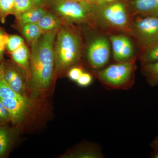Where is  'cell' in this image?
Wrapping results in <instances>:
<instances>
[{"mask_svg":"<svg viewBox=\"0 0 158 158\" xmlns=\"http://www.w3.org/2000/svg\"><path fill=\"white\" fill-rule=\"evenodd\" d=\"M11 141V132L3 125H0V158L5 156L10 147Z\"/></svg>","mask_w":158,"mask_h":158,"instance_id":"cell-18","label":"cell"},{"mask_svg":"<svg viewBox=\"0 0 158 158\" xmlns=\"http://www.w3.org/2000/svg\"><path fill=\"white\" fill-rule=\"evenodd\" d=\"M131 8L135 15L158 17V0H133Z\"/></svg>","mask_w":158,"mask_h":158,"instance_id":"cell-11","label":"cell"},{"mask_svg":"<svg viewBox=\"0 0 158 158\" xmlns=\"http://www.w3.org/2000/svg\"><path fill=\"white\" fill-rule=\"evenodd\" d=\"M73 1H77V2H81L88 3L87 0H73ZM89 4H90V3H89Z\"/></svg>","mask_w":158,"mask_h":158,"instance_id":"cell-32","label":"cell"},{"mask_svg":"<svg viewBox=\"0 0 158 158\" xmlns=\"http://www.w3.org/2000/svg\"><path fill=\"white\" fill-rule=\"evenodd\" d=\"M83 73V70L81 68L74 67L69 71L68 76L71 80L77 81Z\"/></svg>","mask_w":158,"mask_h":158,"instance_id":"cell-27","label":"cell"},{"mask_svg":"<svg viewBox=\"0 0 158 158\" xmlns=\"http://www.w3.org/2000/svg\"><path fill=\"white\" fill-rule=\"evenodd\" d=\"M22 27L24 36L31 44L37 40L43 33L37 23L26 24Z\"/></svg>","mask_w":158,"mask_h":158,"instance_id":"cell-17","label":"cell"},{"mask_svg":"<svg viewBox=\"0 0 158 158\" xmlns=\"http://www.w3.org/2000/svg\"><path fill=\"white\" fill-rule=\"evenodd\" d=\"M140 60L142 65L158 61V41L141 49Z\"/></svg>","mask_w":158,"mask_h":158,"instance_id":"cell-16","label":"cell"},{"mask_svg":"<svg viewBox=\"0 0 158 158\" xmlns=\"http://www.w3.org/2000/svg\"><path fill=\"white\" fill-rule=\"evenodd\" d=\"M57 16L69 23H89L96 19L95 6L73 0H50Z\"/></svg>","mask_w":158,"mask_h":158,"instance_id":"cell-3","label":"cell"},{"mask_svg":"<svg viewBox=\"0 0 158 158\" xmlns=\"http://www.w3.org/2000/svg\"><path fill=\"white\" fill-rule=\"evenodd\" d=\"M4 76L6 81L15 92L27 97V76L20 69L14 65L4 64Z\"/></svg>","mask_w":158,"mask_h":158,"instance_id":"cell-10","label":"cell"},{"mask_svg":"<svg viewBox=\"0 0 158 158\" xmlns=\"http://www.w3.org/2000/svg\"><path fill=\"white\" fill-rule=\"evenodd\" d=\"M96 19L107 27L130 33L131 22L123 3H114L97 10Z\"/></svg>","mask_w":158,"mask_h":158,"instance_id":"cell-6","label":"cell"},{"mask_svg":"<svg viewBox=\"0 0 158 158\" xmlns=\"http://www.w3.org/2000/svg\"><path fill=\"white\" fill-rule=\"evenodd\" d=\"M15 92L6 81L4 76V64H0V99L26 98Z\"/></svg>","mask_w":158,"mask_h":158,"instance_id":"cell-15","label":"cell"},{"mask_svg":"<svg viewBox=\"0 0 158 158\" xmlns=\"http://www.w3.org/2000/svg\"><path fill=\"white\" fill-rule=\"evenodd\" d=\"M50 0H32L35 6H40Z\"/></svg>","mask_w":158,"mask_h":158,"instance_id":"cell-28","label":"cell"},{"mask_svg":"<svg viewBox=\"0 0 158 158\" xmlns=\"http://www.w3.org/2000/svg\"><path fill=\"white\" fill-rule=\"evenodd\" d=\"M130 33L141 49L158 41V17L138 16L131 23Z\"/></svg>","mask_w":158,"mask_h":158,"instance_id":"cell-5","label":"cell"},{"mask_svg":"<svg viewBox=\"0 0 158 158\" xmlns=\"http://www.w3.org/2000/svg\"><path fill=\"white\" fill-rule=\"evenodd\" d=\"M11 58L16 64L25 72L29 77L30 72V55L27 46L24 43L11 53Z\"/></svg>","mask_w":158,"mask_h":158,"instance_id":"cell-12","label":"cell"},{"mask_svg":"<svg viewBox=\"0 0 158 158\" xmlns=\"http://www.w3.org/2000/svg\"><path fill=\"white\" fill-rule=\"evenodd\" d=\"M102 154L95 149H82L64 156L65 158H97L102 157Z\"/></svg>","mask_w":158,"mask_h":158,"instance_id":"cell-22","label":"cell"},{"mask_svg":"<svg viewBox=\"0 0 158 158\" xmlns=\"http://www.w3.org/2000/svg\"><path fill=\"white\" fill-rule=\"evenodd\" d=\"M32 0H14V15L16 18L35 7Z\"/></svg>","mask_w":158,"mask_h":158,"instance_id":"cell-21","label":"cell"},{"mask_svg":"<svg viewBox=\"0 0 158 158\" xmlns=\"http://www.w3.org/2000/svg\"><path fill=\"white\" fill-rule=\"evenodd\" d=\"M24 43L23 39L18 35L9 36L6 48L10 53L13 52Z\"/></svg>","mask_w":158,"mask_h":158,"instance_id":"cell-23","label":"cell"},{"mask_svg":"<svg viewBox=\"0 0 158 158\" xmlns=\"http://www.w3.org/2000/svg\"><path fill=\"white\" fill-rule=\"evenodd\" d=\"M110 55V43L106 37H97L89 44L88 60L94 68H100L105 66L109 61Z\"/></svg>","mask_w":158,"mask_h":158,"instance_id":"cell-7","label":"cell"},{"mask_svg":"<svg viewBox=\"0 0 158 158\" xmlns=\"http://www.w3.org/2000/svg\"><path fill=\"white\" fill-rule=\"evenodd\" d=\"M9 39V36L6 32L0 29V61L3 59L4 53Z\"/></svg>","mask_w":158,"mask_h":158,"instance_id":"cell-24","label":"cell"},{"mask_svg":"<svg viewBox=\"0 0 158 158\" xmlns=\"http://www.w3.org/2000/svg\"><path fill=\"white\" fill-rule=\"evenodd\" d=\"M92 81V77L91 75L87 73H82L77 82L78 85L82 87H86L90 85Z\"/></svg>","mask_w":158,"mask_h":158,"instance_id":"cell-26","label":"cell"},{"mask_svg":"<svg viewBox=\"0 0 158 158\" xmlns=\"http://www.w3.org/2000/svg\"><path fill=\"white\" fill-rule=\"evenodd\" d=\"M47 12V11L40 6H35L19 15L17 18L18 22L21 27L26 24L37 23Z\"/></svg>","mask_w":158,"mask_h":158,"instance_id":"cell-13","label":"cell"},{"mask_svg":"<svg viewBox=\"0 0 158 158\" xmlns=\"http://www.w3.org/2000/svg\"><path fill=\"white\" fill-rule=\"evenodd\" d=\"M59 29L44 32L31 44L28 80L34 95L42 93L52 83L55 69L54 45Z\"/></svg>","mask_w":158,"mask_h":158,"instance_id":"cell-1","label":"cell"},{"mask_svg":"<svg viewBox=\"0 0 158 158\" xmlns=\"http://www.w3.org/2000/svg\"><path fill=\"white\" fill-rule=\"evenodd\" d=\"M135 69L134 59L113 64L101 70L98 78L106 85L116 88H123L132 79Z\"/></svg>","mask_w":158,"mask_h":158,"instance_id":"cell-4","label":"cell"},{"mask_svg":"<svg viewBox=\"0 0 158 158\" xmlns=\"http://www.w3.org/2000/svg\"><path fill=\"white\" fill-rule=\"evenodd\" d=\"M10 121L11 119L10 114L0 99V125Z\"/></svg>","mask_w":158,"mask_h":158,"instance_id":"cell-25","label":"cell"},{"mask_svg":"<svg viewBox=\"0 0 158 158\" xmlns=\"http://www.w3.org/2000/svg\"><path fill=\"white\" fill-rule=\"evenodd\" d=\"M14 0H0V21L4 23L9 15H14Z\"/></svg>","mask_w":158,"mask_h":158,"instance_id":"cell-20","label":"cell"},{"mask_svg":"<svg viewBox=\"0 0 158 158\" xmlns=\"http://www.w3.org/2000/svg\"><path fill=\"white\" fill-rule=\"evenodd\" d=\"M142 65V72L148 82L158 85V61Z\"/></svg>","mask_w":158,"mask_h":158,"instance_id":"cell-19","label":"cell"},{"mask_svg":"<svg viewBox=\"0 0 158 158\" xmlns=\"http://www.w3.org/2000/svg\"><path fill=\"white\" fill-rule=\"evenodd\" d=\"M8 110L11 121L18 124L23 121L30 107V100L27 97L23 98L0 99Z\"/></svg>","mask_w":158,"mask_h":158,"instance_id":"cell-9","label":"cell"},{"mask_svg":"<svg viewBox=\"0 0 158 158\" xmlns=\"http://www.w3.org/2000/svg\"><path fill=\"white\" fill-rule=\"evenodd\" d=\"M105 1H106V2H113V1H115V0H104Z\"/></svg>","mask_w":158,"mask_h":158,"instance_id":"cell-33","label":"cell"},{"mask_svg":"<svg viewBox=\"0 0 158 158\" xmlns=\"http://www.w3.org/2000/svg\"><path fill=\"white\" fill-rule=\"evenodd\" d=\"M54 45L55 69L64 70L77 62L81 53V39L77 33L68 28L57 32Z\"/></svg>","mask_w":158,"mask_h":158,"instance_id":"cell-2","label":"cell"},{"mask_svg":"<svg viewBox=\"0 0 158 158\" xmlns=\"http://www.w3.org/2000/svg\"><path fill=\"white\" fill-rule=\"evenodd\" d=\"M88 3L93 5V6H96L97 5H102L103 2L104 0H87Z\"/></svg>","mask_w":158,"mask_h":158,"instance_id":"cell-29","label":"cell"},{"mask_svg":"<svg viewBox=\"0 0 158 158\" xmlns=\"http://www.w3.org/2000/svg\"><path fill=\"white\" fill-rule=\"evenodd\" d=\"M37 24L44 33L59 29L62 24V20L56 15L47 12L39 20Z\"/></svg>","mask_w":158,"mask_h":158,"instance_id":"cell-14","label":"cell"},{"mask_svg":"<svg viewBox=\"0 0 158 158\" xmlns=\"http://www.w3.org/2000/svg\"><path fill=\"white\" fill-rule=\"evenodd\" d=\"M153 147L154 148L156 151H158V138H156L152 143Z\"/></svg>","mask_w":158,"mask_h":158,"instance_id":"cell-30","label":"cell"},{"mask_svg":"<svg viewBox=\"0 0 158 158\" xmlns=\"http://www.w3.org/2000/svg\"><path fill=\"white\" fill-rule=\"evenodd\" d=\"M114 59L118 62H127L134 56L132 44L128 37L123 35H112L110 37Z\"/></svg>","mask_w":158,"mask_h":158,"instance_id":"cell-8","label":"cell"},{"mask_svg":"<svg viewBox=\"0 0 158 158\" xmlns=\"http://www.w3.org/2000/svg\"><path fill=\"white\" fill-rule=\"evenodd\" d=\"M156 152L152 156V157L155 158H158V151H156Z\"/></svg>","mask_w":158,"mask_h":158,"instance_id":"cell-31","label":"cell"}]
</instances>
